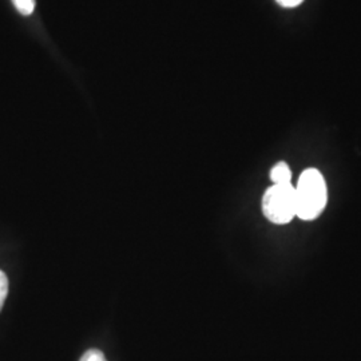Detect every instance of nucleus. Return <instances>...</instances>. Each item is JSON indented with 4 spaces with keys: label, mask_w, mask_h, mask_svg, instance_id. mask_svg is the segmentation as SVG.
<instances>
[{
    "label": "nucleus",
    "mask_w": 361,
    "mask_h": 361,
    "mask_svg": "<svg viewBox=\"0 0 361 361\" xmlns=\"http://www.w3.org/2000/svg\"><path fill=\"white\" fill-rule=\"evenodd\" d=\"M281 7H285V8H293V7H297V6H300L304 0H276Z\"/></svg>",
    "instance_id": "obj_7"
},
{
    "label": "nucleus",
    "mask_w": 361,
    "mask_h": 361,
    "mask_svg": "<svg viewBox=\"0 0 361 361\" xmlns=\"http://www.w3.org/2000/svg\"><path fill=\"white\" fill-rule=\"evenodd\" d=\"M79 361H107L104 359V353L98 349L87 350Z\"/></svg>",
    "instance_id": "obj_6"
},
{
    "label": "nucleus",
    "mask_w": 361,
    "mask_h": 361,
    "mask_svg": "<svg viewBox=\"0 0 361 361\" xmlns=\"http://www.w3.org/2000/svg\"><path fill=\"white\" fill-rule=\"evenodd\" d=\"M7 295H8V279L4 271H0V310L4 305Z\"/></svg>",
    "instance_id": "obj_5"
},
{
    "label": "nucleus",
    "mask_w": 361,
    "mask_h": 361,
    "mask_svg": "<svg viewBox=\"0 0 361 361\" xmlns=\"http://www.w3.org/2000/svg\"><path fill=\"white\" fill-rule=\"evenodd\" d=\"M262 213L271 224L285 225L296 217V193L292 183L271 185L262 197Z\"/></svg>",
    "instance_id": "obj_2"
},
{
    "label": "nucleus",
    "mask_w": 361,
    "mask_h": 361,
    "mask_svg": "<svg viewBox=\"0 0 361 361\" xmlns=\"http://www.w3.org/2000/svg\"><path fill=\"white\" fill-rule=\"evenodd\" d=\"M13 6L22 15H31L35 10V0H13Z\"/></svg>",
    "instance_id": "obj_4"
},
{
    "label": "nucleus",
    "mask_w": 361,
    "mask_h": 361,
    "mask_svg": "<svg viewBox=\"0 0 361 361\" xmlns=\"http://www.w3.org/2000/svg\"><path fill=\"white\" fill-rule=\"evenodd\" d=\"M271 180L273 185L292 183V171L285 162H279L271 170Z\"/></svg>",
    "instance_id": "obj_3"
},
{
    "label": "nucleus",
    "mask_w": 361,
    "mask_h": 361,
    "mask_svg": "<svg viewBox=\"0 0 361 361\" xmlns=\"http://www.w3.org/2000/svg\"><path fill=\"white\" fill-rule=\"evenodd\" d=\"M296 193V217L304 221L316 219L326 205L328 192L323 174L317 169H307L300 176Z\"/></svg>",
    "instance_id": "obj_1"
}]
</instances>
